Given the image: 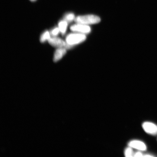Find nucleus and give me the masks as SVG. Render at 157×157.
<instances>
[{
	"mask_svg": "<svg viewBox=\"0 0 157 157\" xmlns=\"http://www.w3.org/2000/svg\"><path fill=\"white\" fill-rule=\"evenodd\" d=\"M86 38L85 34L75 32L70 33L67 35L66 38V48L67 49L70 48L75 45L84 42Z\"/></svg>",
	"mask_w": 157,
	"mask_h": 157,
	"instance_id": "1",
	"label": "nucleus"
},
{
	"mask_svg": "<svg viewBox=\"0 0 157 157\" xmlns=\"http://www.w3.org/2000/svg\"><path fill=\"white\" fill-rule=\"evenodd\" d=\"M74 21L76 23L89 25L99 23L101 19L97 15H87L78 16L76 17Z\"/></svg>",
	"mask_w": 157,
	"mask_h": 157,
	"instance_id": "2",
	"label": "nucleus"
},
{
	"mask_svg": "<svg viewBox=\"0 0 157 157\" xmlns=\"http://www.w3.org/2000/svg\"><path fill=\"white\" fill-rule=\"evenodd\" d=\"M70 29L72 32L83 34H88L91 32V27L89 25L76 23L71 25Z\"/></svg>",
	"mask_w": 157,
	"mask_h": 157,
	"instance_id": "3",
	"label": "nucleus"
},
{
	"mask_svg": "<svg viewBox=\"0 0 157 157\" xmlns=\"http://www.w3.org/2000/svg\"><path fill=\"white\" fill-rule=\"evenodd\" d=\"M48 41L51 45L57 48H65L66 45V41L57 36L51 37Z\"/></svg>",
	"mask_w": 157,
	"mask_h": 157,
	"instance_id": "4",
	"label": "nucleus"
},
{
	"mask_svg": "<svg viewBox=\"0 0 157 157\" xmlns=\"http://www.w3.org/2000/svg\"><path fill=\"white\" fill-rule=\"evenodd\" d=\"M143 128L147 133L155 135H157V125L154 123L145 122L143 124Z\"/></svg>",
	"mask_w": 157,
	"mask_h": 157,
	"instance_id": "5",
	"label": "nucleus"
},
{
	"mask_svg": "<svg viewBox=\"0 0 157 157\" xmlns=\"http://www.w3.org/2000/svg\"><path fill=\"white\" fill-rule=\"evenodd\" d=\"M129 147L140 151H145L146 150V145L142 141L133 140L131 141L128 143Z\"/></svg>",
	"mask_w": 157,
	"mask_h": 157,
	"instance_id": "6",
	"label": "nucleus"
},
{
	"mask_svg": "<svg viewBox=\"0 0 157 157\" xmlns=\"http://www.w3.org/2000/svg\"><path fill=\"white\" fill-rule=\"evenodd\" d=\"M67 53V49L65 48H57L55 52L54 56L53 61L57 62L65 56Z\"/></svg>",
	"mask_w": 157,
	"mask_h": 157,
	"instance_id": "7",
	"label": "nucleus"
},
{
	"mask_svg": "<svg viewBox=\"0 0 157 157\" xmlns=\"http://www.w3.org/2000/svg\"><path fill=\"white\" fill-rule=\"evenodd\" d=\"M68 23L64 19L60 21L58 23V27L62 35L65 34L67 29Z\"/></svg>",
	"mask_w": 157,
	"mask_h": 157,
	"instance_id": "8",
	"label": "nucleus"
},
{
	"mask_svg": "<svg viewBox=\"0 0 157 157\" xmlns=\"http://www.w3.org/2000/svg\"><path fill=\"white\" fill-rule=\"evenodd\" d=\"M75 18L76 17L74 13H69L64 15L63 19L67 21L68 23H70L75 21Z\"/></svg>",
	"mask_w": 157,
	"mask_h": 157,
	"instance_id": "9",
	"label": "nucleus"
},
{
	"mask_svg": "<svg viewBox=\"0 0 157 157\" xmlns=\"http://www.w3.org/2000/svg\"><path fill=\"white\" fill-rule=\"evenodd\" d=\"M51 37L50 32L48 31H46L43 33L41 35L40 40L41 43H44L47 41H48Z\"/></svg>",
	"mask_w": 157,
	"mask_h": 157,
	"instance_id": "10",
	"label": "nucleus"
},
{
	"mask_svg": "<svg viewBox=\"0 0 157 157\" xmlns=\"http://www.w3.org/2000/svg\"><path fill=\"white\" fill-rule=\"evenodd\" d=\"M124 155L125 156L128 157L134 156V154L133 153L132 148L129 147L125 149L124 151Z\"/></svg>",
	"mask_w": 157,
	"mask_h": 157,
	"instance_id": "11",
	"label": "nucleus"
},
{
	"mask_svg": "<svg viewBox=\"0 0 157 157\" xmlns=\"http://www.w3.org/2000/svg\"><path fill=\"white\" fill-rule=\"evenodd\" d=\"M60 33V31L58 27H54V28L52 29V30L50 32L51 36H52V37L57 36Z\"/></svg>",
	"mask_w": 157,
	"mask_h": 157,
	"instance_id": "12",
	"label": "nucleus"
},
{
	"mask_svg": "<svg viewBox=\"0 0 157 157\" xmlns=\"http://www.w3.org/2000/svg\"><path fill=\"white\" fill-rule=\"evenodd\" d=\"M143 155L142 152H137L135 153L134 155V157H143Z\"/></svg>",
	"mask_w": 157,
	"mask_h": 157,
	"instance_id": "13",
	"label": "nucleus"
},
{
	"mask_svg": "<svg viewBox=\"0 0 157 157\" xmlns=\"http://www.w3.org/2000/svg\"><path fill=\"white\" fill-rule=\"evenodd\" d=\"M143 156L144 157H153L154 156L151 155H144Z\"/></svg>",
	"mask_w": 157,
	"mask_h": 157,
	"instance_id": "14",
	"label": "nucleus"
},
{
	"mask_svg": "<svg viewBox=\"0 0 157 157\" xmlns=\"http://www.w3.org/2000/svg\"><path fill=\"white\" fill-rule=\"evenodd\" d=\"M30 1L31 2H35V1H36V0H30Z\"/></svg>",
	"mask_w": 157,
	"mask_h": 157,
	"instance_id": "15",
	"label": "nucleus"
}]
</instances>
